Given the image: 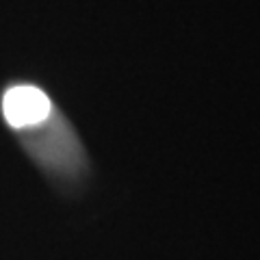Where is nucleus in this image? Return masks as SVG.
Wrapping results in <instances>:
<instances>
[{"instance_id": "1", "label": "nucleus", "mask_w": 260, "mask_h": 260, "mask_svg": "<svg viewBox=\"0 0 260 260\" xmlns=\"http://www.w3.org/2000/svg\"><path fill=\"white\" fill-rule=\"evenodd\" d=\"M3 113L13 128L37 126L50 115V100L39 87L15 85L3 98Z\"/></svg>"}]
</instances>
